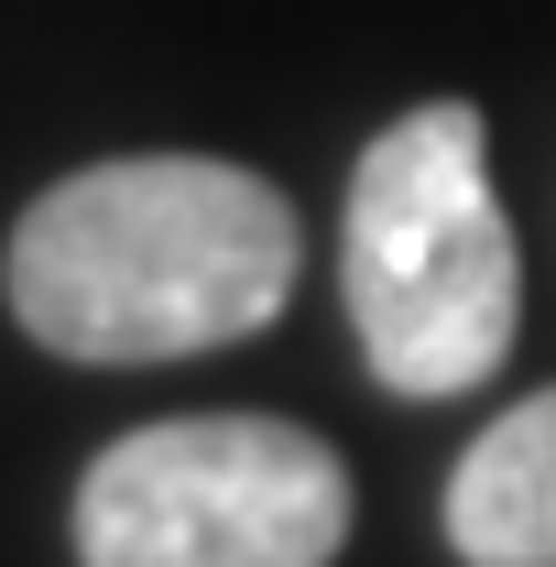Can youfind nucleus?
Returning <instances> with one entry per match:
<instances>
[{
	"instance_id": "obj_1",
	"label": "nucleus",
	"mask_w": 556,
	"mask_h": 567,
	"mask_svg": "<svg viewBox=\"0 0 556 567\" xmlns=\"http://www.w3.org/2000/svg\"><path fill=\"white\" fill-rule=\"evenodd\" d=\"M295 208L218 153H121L44 186L11 229V317L55 360H186L274 328L295 295Z\"/></svg>"
},
{
	"instance_id": "obj_2",
	"label": "nucleus",
	"mask_w": 556,
	"mask_h": 567,
	"mask_svg": "<svg viewBox=\"0 0 556 567\" xmlns=\"http://www.w3.org/2000/svg\"><path fill=\"white\" fill-rule=\"evenodd\" d=\"M339 284L382 393L436 404L502 371L524 317V262L491 197V132L470 99H425L393 132H371V153L349 164Z\"/></svg>"
},
{
	"instance_id": "obj_3",
	"label": "nucleus",
	"mask_w": 556,
	"mask_h": 567,
	"mask_svg": "<svg viewBox=\"0 0 556 567\" xmlns=\"http://www.w3.org/2000/svg\"><path fill=\"white\" fill-rule=\"evenodd\" d=\"M349 546V470L284 415L132 425L76 481L87 567H328Z\"/></svg>"
},
{
	"instance_id": "obj_4",
	"label": "nucleus",
	"mask_w": 556,
	"mask_h": 567,
	"mask_svg": "<svg viewBox=\"0 0 556 567\" xmlns=\"http://www.w3.org/2000/svg\"><path fill=\"white\" fill-rule=\"evenodd\" d=\"M447 546L470 567H556V393L491 415L447 481Z\"/></svg>"
}]
</instances>
